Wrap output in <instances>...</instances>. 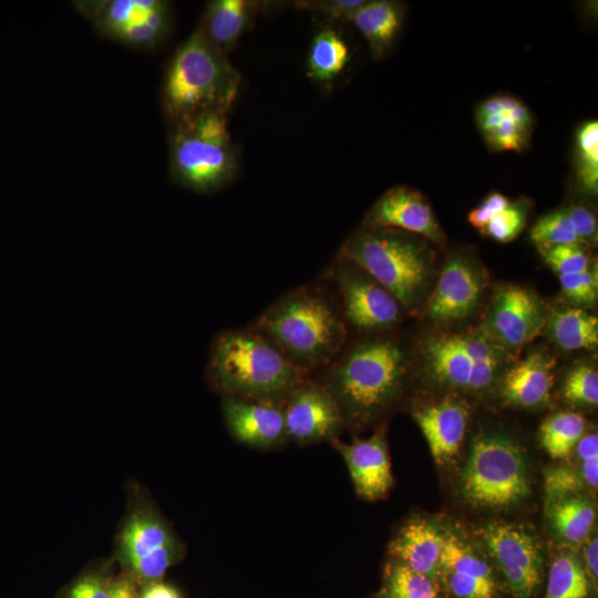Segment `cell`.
Wrapping results in <instances>:
<instances>
[{
  "label": "cell",
  "instance_id": "6da1fadb",
  "mask_svg": "<svg viewBox=\"0 0 598 598\" xmlns=\"http://www.w3.org/2000/svg\"><path fill=\"white\" fill-rule=\"evenodd\" d=\"M248 326L310 377L329 365L348 340V327L328 282L287 292Z\"/></svg>",
  "mask_w": 598,
  "mask_h": 598
},
{
  "label": "cell",
  "instance_id": "7a4b0ae2",
  "mask_svg": "<svg viewBox=\"0 0 598 598\" xmlns=\"http://www.w3.org/2000/svg\"><path fill=\"white\" fill-rule=\"evenodd\" d=\"M382 333L346 343L316 379L336 399L343 423H370L395 402L402 390L408 354L396 339Z\"/></svg>",
  "mask_w": 598,
  "mask_h": 598
},
{
  "label": "cell",
  "instance_id": "3957f363",
  "mask_svg": "<svg viewBox=\"0 0 598 598\" xmlns=\"http://www.w3.org/2000/svg\"><path fill=\"white\" fill-rule=\"evenodd\" d=\"M205 373L224 398L280 405L310 378L249 326L226 329L214 337Z\"/></svg>",
  "mask_w": 598,
  "mask_h": 598
},
{
  "label": "cell",
  "instance_id": "277c9868",
  "mask_svg": "<svg viewBox=\"0 0 598 598\" xmlns=\"http://www.w3.org/2000/svg\"><path fill=\"white\" fill-rule=\"evenodd\" d=\"M241 83L228 55L197 27L172 54L159 100L167 125L207 113L228 115Z\"/></svg>",
  "mask_w": 598,
  "mask_h": 598
},
{
  "label": "cell",
  "instance_id": "5b68a950",
  "mask_svg": "<svg viewBox=\"0 0 598 598\" xmlns=\"http://www.w3.org/2000/svg\"><path fill=\"white\" fill-rule=\"evenodd\" d=\"M429 243L399 229L361 226L337 255L384 287L404 311L414 313L423 306L432 280L434 255Z\"/></svg>",
  "mask_w": 598,
  "mask_h": 598
},
{
  "label": "cell",
  "instance_id": "8992f818",
  "mask_svg": "<svg viewBox=\"0 0 598 598\" xmlns=\"http://www.w3.org/2000/svg\"><path fill=\"white\" fill-rule=\"evenodd\" d=\"M168 174L172 182L198 194H213L236 177L239 155L228 115L207 113L168 124Z\"/></svg>",
  "mask_w": 598,
  "mask_h": 598
},
{
  "label": "cell",
  "instance_id": "52a82bcc",
  "mask_svg": "<svg viewBox=\"0 0 598 598\" xmlns=\"http://www.w3.org/2000/svg\"><path fill=\"white\" fill-rule=\"evenodd\" d=\"M514 353L495 342L481 328L441 332L419 346L422 374L432 384L452 391L478 394L498 380Z\"/></svg>",
  "mask_w": 598,
  "mask_h": 598
},
{
  "label": "cell",
  "instance_id": "ba28073f",
  "mask_svg": "<svg viewBox=\"0 0 598 598\" xmlns=\"http://www.w3.org/2000/svg\"><path fill=\"white\" fill-rule=\"evenodd\" d=\"M458 486L462 497L475 507L506 509L523 503L532 493L524 450L502 433L476 435L460 474Z\"/></svg>",
  "mask_w": 598,
  "mask_h": 598
},
{
  "label": "cell",
  "instance_id": "9c48e42d",
  "mask_svg": "<svg viewBox=\"0 0 598 598\" xmlns=\"http://www.w3.org/2000/svg\"><path fill=\"white\" fill-rule=\"evenodd\" d=\"M74 7L100 37L135 50L159 48L173 27L172 4L166 0L75 1Z\"/></svg>",
  "mask_w": 598,
  "mask_h": 598
},
{
  "label": "cell",
  "instance_id": "30bf717a",
  "mask_svg": "<svg viewBox=\"0 0 598 598\" xmlns=\"http://www.w3.org/2000/svg\"><path fill=\"white\" fill-rule=\"evenodd\" d=\"M327 280L333 285L348 328L373 334L388 332L401 321L404 310L394 296L349 260L337 255Z\"/></svg>",
  "mask_w": 598,
  "mask_h": 598
},
{
  "label": "cell",
  "instance_id": "8fae6325",
  "mask_svg": "<svg viewBox=\"0 0 598 598\" xmlns=\"http://www.w3.org/2000/svg\"><path fill=\"white\" fill-rule=\"evenodd\" d=\"M480 538L503 574L515 598H530L542 580L543 557L536 536L524 525L494 520Z\"/></svg>",
  "mask_w": 598,
  "mask_h": 598
},
{
  "label": "cell",
  "instance_id": "7c38bea8",
  "mask_svg": "<svg viewBox=\"0 0 598 598\" xmlns=\"http://www.w3.org/2000/svg\"><path fill=\"white\" fill-rule=\"evenodd\" d=\"M547 320L546 306L533 290L504 285L494 295L480 328L514 353L534 340Z\"/></svg>",
  "mask_w": 598,
  "mask_h": 598
},
{
  "label": "cell",
  "instance_id": "4fadbf2b",
  "mask_svg": "<svg viewBox=\"0 0 598 598\" xmlns=\"http://www.w3.org/2000/svg\"><path fill=\"white\" fill-rule=\"evenodd\" d=\"M485 288V276L468 255H452L440 271L424 306V316L436 324L464 320L477 308Z\"/></svg>",
  "mask_w": 598,
  "mask_h": 598
},
{
  "label": "cell",
  "instance_id": "5bb4252c",
  "mask_svg": "<svg viewBox=\"0 0 598 598\" xmlns=\"http://www.w3.org/2000/svg\"><path fill=\"white\" fill-rule=\"evenodd\" d=\"M287 436L298 443L332 439L341 429V410L329 390L312 377L283 404Z\"/></svg>",
  "mask_w": 598,
  "mask_h": 598
},
{
  "label": "cell",
  "instance_id": "9a60e30c",
  "mask_svg": "<svg viewBox=\"0 0 598 598\" xmlns=\"http://www.w3.org/2000/svg\"><path fill=\"white\" fill-rule=\"evenodd\" d=\"M361 226L399 229L435 244L445 239L427 199L419 190L404 185L383 193L368 210Z\"/></svg>",
  "mask_w": 598,
  "mask_h": 598
},
{
  "label": "cell",
  "instance_id": "2e32d148",
  "mask_svg": "<svg viewBox=\"0 0 598 598\" xmlns=\"http://www.w3.org/2000/svg\"><path fill=\"white\" fill-rule=\"evenodd\" d=\"M470 415V405L453 396L430 402L413 412L436 464L443 466L455 458L464 441Z\"/></svg>",
  "mask_w": 598,
  "mask_h": 598
},
{
  "label": "cell",
  "instance_id": "e0dca14e",
  "mask_svg": "<svg viewBox=\"0 0 598 598\" xmlns=\"http://www.w3.org/2000/svg\"><path fill=\"white\" fill-rule=\"evenodd\" d=\"M344 458L359 496L368 501L384 497L393 485L384 429L372 436L344 444L334 443Z\"/></svg>",
  "mask_w": 598,
  "mask_h": 598
},
{
  "label": "cell",
  "instance_id": "ac0fdd59",
  "mask_svg": "<svg viewBox=\"0 0 598 598\" xmlns=\"http://www.w3.org/2000/svg\"><path fill=\"white\" fill-rule=\"evenodd\" d=\"M221 404L227 427L237 441L256 447H271L288 437L283 405L234 398H224Z\"/></svg>",
  "mask_w": 598,
  "mask_h": 598
},
{
  "label": "cell",
  "instance_id": "d6986e66",
  "mask_svg": "<svg viewBox=\"0 0 598 598\" xmlns=\"http://www.w3.org/2000/svg\"><path fill=\"white\" fill-rule=\"evenodd\" d=\"M554 359L538 350L529 352L503 372L498 380L502 399L515 406L535 408L550 396L554 385Z\"/></svg>",
  "mask_w": 598,
  "mask_h": 598
},
{
  "label": "cell",
  "instance_id": "ffe728a7",
  "mask_svg": "<svg viewBox=\"0 0 598 598\" xmlns=\"http://www.w3.org/2000/svg\"><path fill=\"white\" fill-rule=\"evenodd\" d=\"M444 532L424 517L405 523L389 546L391 556L417 573L439 581L440 557Z\"/></svg>",
  "mask_w": 598,
  "mask_h": 598
},
{
  "label": "cell",
  "instance_id": "44dd1931",
  "mask_svg": "<svg viewBox=\"0 0 598 598\" xmlns=\"http://www.w3.org/2000/svg\"><path fill=\"white\" fill-rule=\"evenodd\" d=\"M260 6L254 0H213L207 2L197 27L228 55L254 24Z\"/></svg>",
  "mask_w": 598,
  "mask_h": 598
},
{
  "label": "cell",
  "instance_id": "7402d4cb",
  "mask_svg": "<svg viewBox=\"0 0 598 598\" xmlns=\"http://www.w3.org/2000/svg\"><path fill=\"white\" fill-rule=\"evenodd\" d=\"M403 20V6L391 0L365 1L350 22L368 42L373 59H382L390 49Z\"/></svg>",
  "mask_w": 598,
  "mask_h": 598
},
{
  "label": "cell",
  "instance_id": "603a6c76",
  "mask_svg": "<svg viewBox=\"0 0 598 598\" xmlns=\"http://www.w3.org/2000/svg\"><path fill=\"white\" fill-rule=\"evenodd\" d=\"M547 515L556 535L571 545L587 540L596 520L595 507L584 494L548 503Z\"/></svg>",
  "mask_w": 598,
  "mask_h": 598
},
{
  "label": "cell",
  "instance_id": "cb8c5ba5",
  "mask_svg": "<svg viewBox=\"0 0 598 598\" xmlns=\"http://www.w3.org/2000/svg\"><path fill=\"white\" fill-rule=\"evenodd\" d=\"M546 326L554 343L563 350L594 349L598 343V319L584 309H560Z\"/></svg>",
  "mask_w": 598,
  "mask_h": 598
},
{
  "label": "cell",
  "instance_id": "d4e9b609",
  "mask_svg": "<svg viewBox=\"0 0 598 598\" xmlns=\"http://www.w3.org/2000/svg\"><path fill=\"white\" fill-rule=\"evenodd\" d=\"M349 60V48L343 38L331 28L315 34L307 58L308 75L318 82L337 78Z\"/></svg>",
  "mask_w": 598,
  "mask_h": 598
},
{
  "label": "cell",
  "instance_id": "484cf974",
  "mask_svg": "<svg viewBox=\"0 0 598 598\" xmlns=\"http://www.w3.org/2000/svg\"><path fill=\"white\" fill-rule=\"evenodd\" d=\"M586 419L576 412L563 411L548 416L539 427V440L546 453L555 460L570 456L585 434Z\"/></svg>",
  "mask_w": 598,
  "mask_h": 598
},
{
  "label": "cell",
  "instance_id": "4316f807",
  "mask_svg": "<svg viewBox=\"0 0 598 598\" xmlns=\"http://www.w3.org/2000/svg\"><path fill=\"white\" fill-rule=\"evenodd\" d=\"M163 523L148 515H135L121 535V550L126 563L172 543Z\"/></svg>",
  "mask_w": 598,
  "mask_h": 598
},
{
  "label": "cell",
  "instance_id": "83f0119b",
  "mask_svg": "<svg viewBox=\"0 0 598 598\" xmlns=\"http://www.w3.org/2000/svg\"><path fill=\"white\" fill-rule=\"evenodd\" d=\"M588 590L580 560L571 553L558 555L550 566L545 598H587Z\"/></svg>",
  "mask_w": 598,
  "mask_h": 598
},
{
  "label": "cell",
  "instance_id": "f1b7e54d",
  "mask_svg": "<svg viewBox=\"0 0 598 598\" xmlns=\"http://www.w3.org/2000/svg\"><path fill=\"white\" fill-rule=\"evenodd\" d=\"M577 177L586 194L598 190V122L588 121L577 132Z\"/></svg>",
  "mask_w": 598,
  "mask_h": 598
},
{
  "label": "cell",
  "instance_id": "f546056e",
  "mask_svg": "<svg viewBox=\"0 0 598 598\" xmlns=\"http://www.w3.org/2000/svg\"><path fill=\"white\" fill-rule=\"evenodd\" d=\"M530 239L539 250L556 245H581L566 207L540 217L530 230Z\"/></svg>",
  "mask_w": 598,
  "mask_h": 598
},
{
  "label": "cell",
  "instance_id": "4dcf8cb0",
  "mask_svg": "<svg viewBox=\"0 0 598 598\" xmlns=\"http://www.w3.org/2000/svg\"><path fill=\"white\" fill-rule=\"evenodd\" d=\"M388 592L394 598H435L437 582L426 575L395 563L388 575Z\"/></svg>",
  "mask_w": 598,
  "mask_h": 598
},
{
  "label": "cell",
  "instance_id": "1f68e13d",
  "mask_svg": "<svg viewBox=\"0 0 598 598\" xmlns=\"http://www.w3.org/2000/svg\"><path fill=\"white\" fill-rule=\"evenodd\" d=\"M564 398L574 404L596 406L598 403V373L594 365L581 363L565 377Z\"/></svg>",
  "mask_w": 598,
  "mask_h": 598
},
{
  "label": "cell",
  "instance_id": "d6a6232c",
  "mask_svg": "<svg viewBox=\"0 0 598 598\" xmlns=\"http://www.w3.org/2000/svg\"><path fill=\"white\" fill-rule=\"evenodd\" d=\"M174 557L175 547L172 542L126 564L133 579L148 586L157 582L163 577L167 568L172 565Z\"/></svg>",
  "mask_w": 598,
  "mask_h": 598
},
{
  "label": "cell",
  "instance_id": "836d02e7",
  "mask_svg": "<svg viewBox=\"0 0 598 598\" xmlns=\"http://www.w3.org/2000/svg\"><path fill=\"white\" fill-rule=\"evenodd\" d=\"M546 503L567 496L584 494L587 486L579 471L567 464L548 467L544 475Z\"/></svg>",
  "mask_w": 598,
  "mask_h": 598
},
{
  "label": "cell",
  "instance_id": "e575fe53",
  "mask_svg": "<svg viewBox=\"0 0 598 598\" xmlns=\"http://www.w3.org/2000/svg\"><path fill=\"white\" fill-rule=\"evenodd\" d=\"M526 220L527 206L523 200H518L511 203L507 208L497 214L481 231L483 235L498 243H508L522 233Z\"/></svg>",
  "mask_w": 598,
  "mask_h": 598
},
{
  "label": "cell",
  "instance_id": "d590c367",
  "mask_svg": "<svg viewBox=\"0 0 598 598\" xmlns=\"http://www.w3.org/2000/svg\"><path fill=\"white\" fill-rule=\"evenodd\" d=\"M559 281L564 296L574 303L591 306L598 296V269L591 261L589 267L577 274L560 275Z\"/></svg>",
  "mask_w": 598,
  "mask_h": 598
},
{
  "label": "cell",
  "instance_id": "8d00e7d4",
  "mask_svg": "<svg viewBox=\"0 0 598 598\" xmlns=\"http://www.w3.org/2000/svg\"><path fill=\"white\" fill-rule=\"evenodd\" d=\"M539 251L558 276L581 272L591 264L587 250L581 245H556Z\"/></svg>",
  "mask_w": 598,
  "mask_h": 598
},
{
  "label": "cell",
  "instance_id": "74e56055",
  "mask_svg": "<svg viewBox=\"0 0 598 598\" xmlns=\"http://www.w3.org/2000/svg\"><path fill=\"white\" fill-rule=\"evenodd\" d=\"M439 579L455 598H495L497 596L495 580L464 576L448 570H441Z\"/></svg>",
  "mask_w": 598,
  "mask_h": 598
},
{
  "label": "cell",
  "instance_id": "f35d334b",
  "mask_svg": "<svg viewBox=\"0 0 598 598\" xmlns=\"http://www.w3.org/2000/svg\"><path fill=\"white\" fill-rule=\"evenodd\" d=\"M364 2V0H300L295 2V7L330 19L349 21Z\"/></svg>",
  "mask_w": 598,
  "mask_h": 598
},
{
  "label": "cell",
  "instance_id": "ab89813d",
  "mask_svg": "<svg viewBox=\"0 0 598 598\" xmlns=\"http://www.w3.org/2000/svg\"><path fill=\"white\" fill-rule=\"evenodd\" d=\"M529 131L520 127L508 116L485 136L487 144L496 151H522L526 145Z\"/></svg>",
  "mask_w": 598,
  "mask_h": 598
},
{
  "label": "cell",
  "instance_id": "60d3db41",
  "mask_svg": "<svg viewBox=\"0 0 598 598\" xmlns=\"http://www.w3.org/2000/svg\"><path fill=\"white\" fill-rule=\"evenodd\" d=\"M515 101L516 99L512 96L498 95L480 105L476 120L484 136L493 132L508 116Z\"/></svg>",
  "mask_w": 598,
  "mask_h": 598
},
{
  "label": "cell",
  "instance_id": "b9f144b4",
  "mask_svg": "<svg viewBox=\"0 0 598 598\" xmlns=\"http://www.w3.org/2000/svg\"><path fill=\"white\" fill-rule=\"evenodd\" d=\"M574 224L576 235L582 246H594L597 243V218L594 212L582 204H573L566 207Z\"/></svg>",
  "mask_w": 598,
  "mask_h": 598
},
{
  "label": "cell",
  "instance_id": "7bdbcfd3",
  "mask_svg": "<svg viewBox=\"0 0 598 598\" xmlns=\"http://www.w3.org/2000/svg\"><path fill=\"white\" fill-rule=\"evenodd\" d=\"M509 199L498 192H492L468 214V223L482 230L497 214L509 206Z\"/></svg>",
  "mask_w": 598,
  "mask_h": 598
},
{
  "label": "cell",
  "instance_id": "ee69618b",
  "mask_svg": "<svg viewBox=\"0 0 598 598\" xmlns=\"http://www.w3.org/2000/svg\"><path fill=\"white\" fill-rule=\"evenodd\" d=\"M68 598H111L109 580L96 576L83 577L71 587Z\"/></svg>",
  "mask_w": 598,
  "mask_h": 598
},
{
  "label": "cell",
  "instance_id": "f6af8a7d",
  "mask_svg": "<svg viewBox=\"0 0 598 598\" xmlns=\"http://www.w3.org/2000/svg\"><path fill=\"white\" fill-rule=\"evenodd\" d=\"M585 571L588 580L596 587L598 579V540L591 538L584 549Z\"/></svg>",
  "mask_w": 598,
  "mask_h": 598
},
{
  "label": "cell",
  "instance_id": "bcb514c9",
  "mask_svg": "<svg viewBox=\"0 0 598 598\" xmlns=\"http://www.w3.org/2000/svg\"><path fill=\"white\" fill-rule=\"evenodd\" d=\"M111 598H140L136 581L130 578L109 580Z\"/></svg>",
  "mask_w": 598,
  "mask_h": 598
},
{
  "label": "cell",
  "instance_id": "7dc6e473",
  "mask_svg": "<svg viewBox=\"0 0 598 598\" xmlns=\"http://www.w3.org/2000/svg\"><path fill=\"white\" fill-rule=\"evenodd\" d=\"M575 450L579 461L598 458V434L596 432L584 434Z\"/></svg>",
  "mask_w": 598,
  "mask_h": 598
},
{
  "label": "cell",
  "instance_id": "c3c4849f",
  "mask_svg": "<svg viewBox=\"0 0 598 598\" xmlns=\"http://www.w3.org/2000/svg\"><path fill=\"white\" fill-rule=\"evenodd\" d=\"M140 598H181L178 592L171 586L155 582L146 586Z\"/></svg>",
  "mask_w": 598,
  "mask_h": 598
},
{
  "label": "cell",
  "instance_id": "681fc988",
  "mask_svg": "<svg viewBox=\"0 0 598 598\" xmlns=\"http://www.w3.org/2000/svg\"><path fill=\"white\" fill-rule=\"evenodd\" d=\"M380 598H394L393 596H391L389 592L382 595Z\"/></svg>",
  "mask_w": 598,
  "mask_h": 598
},
{
  "label": "cell",
  "instance_id": "f907efd6",
  "mask_svg": "<svg viewBox=\"0 0 598 598\" xmlns=\"http://www.w3.org/2000/svg\"><path fill=\"white\" fill-rule=\"evenodd\" d=\"M435 598H437V597H435Z\"/></svg>",
  "mask_w": 598,
  "mask_h": 598
}]
</instances>
